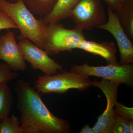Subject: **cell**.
<instances>
[{
    "label": "cell",
    "instance_id": "obj_23",
    "mask_svg": "<svg viewBox=\"0 0 133 133\" xmlns=\"http://www.w3.org/2000/svg\"><path fill=\"white\" fill-rule=\"evenodd\" d=\"M133 119L130 120L129 121L128 126L131 133H133Z\"/></svg>",
    "mask_w": 133,
    "mask_h": 133
},
{
    "label": "cell",
    "instance_id": "obj_26",
    "mask_svg": "<svg viewBox=\"0 0 133 133\" xmlns=\"http://www.w3.org/2000/svg\"><path fill=\"white\" fill-rule=\"evenodd\" d=\"M10 2L12 3H15L18 1L19 0H8Z\"/></svg>",
    "mask_w": 133,
    "mask_h": 133
},
{
    "label": "cell",
    "instance_id": "obj_18",
    "mask_svg": "<svg viewBox=\"0 0 133 133\" xmlns=\"http://www.w3.org/2000/svg\"><path fill=\"white\" fill-rule=\"evenodd\" d=\"M114 113L128 120L133 119V108L127 107L121 103L116 102L115 106Z\"/></svg>",
    "mask_w": 133,
    "mask_h": 133
},
{
    "label": "cell",
    "instance_id": "obj_10",
    "mask_svg": "<svg viewBox=\"0 0 133 133\" xmlns=\"http://www.w3.org/2000/svg\"><path fill=\"white\" fill-rule=\"evenodd\" d=\"M0 59L6 63L14 71H24L26 70L25 60L15 36L8 31L0 35Z\"/></svg>",
    "mask_w": 133,
    "mask_h": 133
},
{
    "label": "cell",
    "instance_id": "obj_2",
    "mask_svg": "<svg viewBox=\"0 0 133 133\" xmlns=\"http://www.w3.org/2000/svg\"><path fill=\"white\" fill-rule=\"evenodd\" d=\"M0 9L14 21L20 30L18 40L26 38L44 50V38L48 24L43 17L37 19L26 6L23 0L15 3L8 0H0Z\"/></svg>",
    "mask_w": 133,
    "mask_h": 133
},
{
    "label": "cell",
    "instance_id": "obj_9",
    "mask_svg": "<svg viewBox=\"0 0 133 133\" xmlns=\"http://www.w3.org/2000/svg\"><path fill=\"white\" fill-rule=\"evenodd\" d=\"M108 19L105 24L98 26L111 33L115 38L120 55L119 64L133 63V44L121 25L116 12L111 8L107 9Z\"/></svg>",
    "mask_w": 133,
    "mask_h": 133
},
{
    "label": "cell",
    "instance_id": "obj_25",
    "mask_svg": "<svg viewBox=\"0 0 133 133\" xmlns=\"http://www.w3.org/2000/svg\"><path fill=\"white\" fill-rule=\"evenodd\" d=\"M124 1H125V0H118L119 4L120 6H121V7L123 4H124Z\"/></svg>",
    "mask_w": 133,
    "mask_h": 133
},
{
    "label": "cell",
    "instance_id": "obj_6",
    "mask_svg": "<svg viewBox=\"0 0 133 133\" xmlns=\"http://www.w3.org/2000/svg\"><path fill=\"white\" fill-rule=\"evenodd\" d=\"M71 71L88 76H95L108 79L120 85H133V63L127 65L108 64L107 66H90L88 63L73 65Z\"/></svg>",
    "mask_w": 133,
    "mask_h": 133
},
{
    "label": "cell",
    "instance_id": "obj_12",
    "mask_svg": "<svg viewBox=\"0 0 133 133\" xmlns=\"http://www.w3.org/2000/svg\"><path fill=\"white\" fill-rule=\"evenodd\" d=\"M81 0H57L49 14L42 17L45 24L59 22L70 17L72 10Z\"/></svg>",
    "mask_w": 133,
    "mask_h": 133
},
{
    "label": "cell",
    "instance_id": "obj_16",
    "mask_svg": "<svg viewBox=\"0 0 133 133\" xmlns=\"http://www.w3.org/2000/svg\"><path fill=\"white\" fill-rule=\"evenodd\" d=\"M0 133H24L19 118L14 114L0 122Z\"/></svg>",
    "mask_w": 133,
    "mask_h": 133
},
{
    "label": "cell",
    "instance_id": "obj_5",
    "mask_svg": "<svg viewBox=\"0 0 133 133\" xmlns=\"http://www.w3.org/2000/svg\"><path fill=\"white\" fill-rule=\"evenodd\" d=\"M70 17L76 28L83 31L91 30L107 22L101 0H81L72 10Z\"/></svg>",
    "mask_w": 133,
    "mask_h": 133
},
{
    "label": "cell",
    "instance_id": "obj_20",
    "mask_svg": "<svg viewBox=\"0 0 133 133\" xmlns=\"http://www.w3.org/2000/svg\"><path fill=\"white\" fill-rule=\"evenodd\" d=\"M12 29H18V28L12 19L0 9V31Z\"/></svg>",
    "mask_w": 133,
    "mask_h": 133
},
{
    "label": "cell",
    "instance_id": "obj_8",
    "mask_svg": "<svg viewBox=\"0 0 133 133\" xmlns=\"http://www.w3.org/2000/svg\"><path fill=\"white\" fill-rule=\"evenodd\" d=\"M24 60L28 62L35 70H39L44 74L52 75L63 71V66L55 62L37 45L27 38L18 42Z\"/></svg>",
    "mask_w": 133,
    "mask_h": 133
},
{
    "label": "cell",
    "instance_id": "obj_13",
    "mask_svg": "<svg viewBox=\"0 0 133 133\" xmlns=\"http://www.w3.org/2000/svg\"><path fill=\"white\" fill-rule=\"evenodd\" d=\"M121 25L131 41H133V3H124L115 11Z\"/></svg>",
    "mask_w": 133,
    "mask_h": 133
},
{
    "label": "cell",
    "instance_id": "obj_7",
    "mask_svg": "<svg viewBox=\"0 0 133 133\" xmlns=\"http://www.w3.org/2000/svg\"><path fill=\"white\" fill-rule=\"evenodd\" d=\"M119 84L102 79L100 81L91 82V85L100 88L106 98V108L92 128L96 133H112L116 122L114 113L115 104L117 102L118 89Z\"/></svg>",
    "mask_w": 133,
    "mask_h": 133
},
{
    "label": "cell",
    "instance_id": "obj_17",
    "mask_svg": "<svg viewBox=\"0 0 133 133\" xmlns=\"http://www.w3.org/2000/svg\"><path fill=\"white\" fill-rule=\"evenodd\" d=\"M19 76L6 63H0V83L15 79Z\"/></svg>",
    "mask_w": 133,
    "mask_h": 133
},
{
    "label": "cell",
    "instance_id": "obj_19",
    "mask_svg": "<svg viewBox=\"0 0 133 133\" xmlns=\"http://www.w3.org/2000/svg\"><path fill=\"white\" fill-rule=\"evenodd\" d=\"M129 121L116 115V122L112 133H131L128 126Z\"/></svg>",
    "mask_w": 133,
    "mask_h": 133
},
{
    "label": "cell",
    "instance_id": "obj_1",
    "mask_svg": "<svg viewBox=\"0 0 133 133\" xmlns=\"http://www.w3.org/2000/svg\"><path fill=\"white\" fill-rule=\"evenodd\" d=\"M14 91L24 133L70 132L69 122L52 114L44 103L40 94L25 80L16 81Z\"/></svg>",
    "mask_w": 133,
    "mask_h": 133
},
{
    "label": "cell",
    "instance_id": "obj_11",
    "mask_svg": "<svg viewBox=\"0 0 133 133\" xmlns=\"http://www.w3.org/2000/svg\"><path fill=\"white\" fill-rule=\"evenodd\" d=\"M78 49L103 57L106 60L108 64H119L116 59V46L113 42L99 43L85 39L80 43Z\"/></svg>",
    "mask_w": 133,
    "mask_h": 133
},
{
    "label": "cell",
    "instance_id": "obj_15",
    "mask_svg": "<svg viewBox=\"0 0 133 133\" xmlns=\"http://www.w3.org/2000/svg\"><path fill=\"white\" fill-rule=\"evenodd\" d=\"M57 0H23L33 14L43 17L49 14Z\"/></svg>",
    "mask_w": 133,
    "mask_h": 133
},
{
    "label": "cell",
    "instance_id": "obj_4",
    "mask_svg": "<svg viewBox=\"0 0 133 133\" xmlns=\"http://www.w3.org/2000/svg\"><path fill=\"white\" fill-rule=\"evenodd\" d=\"M89 76L74 72L63 71L52 75L38 77L35 89L39 94H63L71 89L84 91L91 85Z\"/></svg>",
    "mask_w": 133,
    "mask_h": 133
},
{
    "label": "cell",
    "instance_id": "obj_14",
    "mask_svg": "<svg viewBox=\"0 0 133 133\" xmlns=\"http://www.w3.org/2000/svg\"><path fill=\"white\" fill-rule=\"evenodd\" d=\"M14 101V96L8 82L0 83V122L10 116Z\"/></svg>",
    "mask_w": 133,
    "mask_h": 133
},
{
    "label": "cell",
    "instance_id": "obj_3",
    "mask_svg": "<svg viewBox=\"0 0 133 133\" xmlns=\"http://www.w3.org/2000/svg\"><path fill=\"white\" fill-rule=\"evenodd\" d=\"M85 36L83 30L77 28H65L59 22L48 24L44 38V50L49 56L78 49Z\"/></svg>",
    "mask_w": 133,
    "mask_h": 133
},
{
    "label": "cell",
    "instance_id": "obj_21",
    "mask_svg": "<svg viewBox=\"0 0 133 133\" xmlns=\"http://www.w3.org/2000/svg\"><path fill=\"white\" fill-rule=\"evenodd\" d=\"M108 6L111 8L114 11H116L121 8L118 0H104Z\"/></svg>",
    "mask_w": 133,
    "mask_h": 133
},
{
    "label": "cell",
    "instance_id": "obj_22",
    "mask_svg": "<svg viewBox=\"0 0 133 133\" xmlns=\"http://www.w3.org/2000/svg\"><path fill=\"white\" fill-rule=\"evenodd\" d=\"M79 133H96L92 128H91L88 124H87L84 126L81 131H79Z\"/></svg>",
    "mask_w": 133,
    "mask_h": 133
},
{
    "label": "cell",
    "instance_id": "obj_24",
    "mask_svg": "<svg viewBox=\"0 0 133 133\" xmlns=\"http://www.w3.org/2000/svg\"><path fill=\"white\" fill-rule=\"evenodd\" d=\"M124 3H129V4H133V0H125Z\"/></svg>",
    "mask_w": 133,
    "mask_h": 133
}]
</instances>
